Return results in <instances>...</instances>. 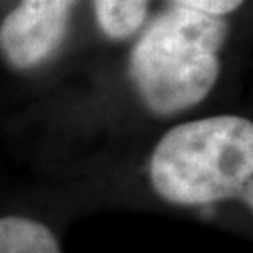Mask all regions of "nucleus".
<instances>
[{"label": "nucleus", "mask_w": 253, "mask_h": 253, "mask_svg": "<svg viewBox=\"0 0 253 253\" xmlns=\"http://www.w3.org/2000/svg\"><path fill=\"white\" fill-rule=\"evenodd\" d=\"M150 179L173 205L239 199L253 207V125L243 116H211L165 133L150 161Z\"/></svg>", "instance_id": "nucleus-1"}, {"label": "nucleus", "mask_w": 253, "mask_h": 253, "mask_svg": "<svg viewBox=\"0 0 253 253\" xmlns=\"http://www.w3.org/2000/svg\"><path fill=\"white\" fill-rule=\"evenodd\" d=\"M228 23L201 11L171 6L150 23L131 53V78L154 114L196 106L219 76Z\"/></svg>", "instance_id": "nucleus-2"}, {"label": "nucleus", "mask_w": 253, "mask_h": 253, "mask_svg": "<svg viewBox=\"0 0 253 253\" xmlns=\"http://www.w3.org/2000/svg\"><path fill=\"white\" fill-rule=\"evenodd\" d=\"M76 0H21L0 26V49L11 66L30 70L61 46Z\"/></svg>", "instance_id": "nucleus-3"}, {"label": "nucleus", "mask_w": 253, "mask_h": 253, "mask_svg": "<svg viewBox=\"0 0 253 253\" xmlns=\"http://www.w3.org/2000/svg\"><path fill=\"white\" fill-rule=\"evenodd\" d=\"M0 253H59L53 232L30 217H0Z\"/></svg>", "instance_id": "nucleus-4"}, {"label": "nucleus", "mask_w": 253, "mask_h": 253, "mask_svg": "<svg viewBox=\"0 0 253 253\" xmlns=\"http://www.w3.org/2000/svg\"><path fill=\"white\" fill-rule=\"evenodd\" d=\"M101 30L110 38H126L141 28L148 0H93Z\"/></svg>", "instance_id": "nucleus-5"}, {"label": "nucleus", "mask_w": 253, "mask_h": 253, "mask_svg": "<svg viewBox=\"0 0 253 253\" xmlns=\"http://www.w3.org/2000/svg\"><path fill=\"white\" fill-rule=\"evenodd\" d=\"M175 2L177 6H184V9H192V11H201V13L221 17L226 13L236 11L245 0H175Z\"/></svg>", "instance_id": "nucleus-6"}]
</instances>
